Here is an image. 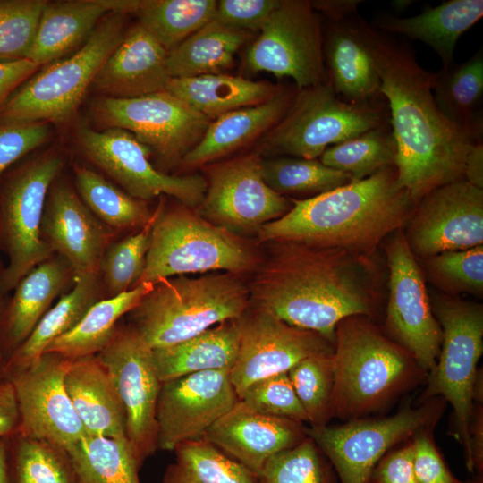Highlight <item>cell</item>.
Returning a JSON list of instances; mask_svg holds the SVG:
<instances>
[{
    "label": "cell",
    "mask_w": 483,
    "mask_h": 483,
    "mask_svg": "<svg viewBox=\"0 0 483 483\" xmlns=\"http://www.w3.org/2000/svg\"><path fill=\"white\" fill-rule=\"evenodd\" d=\"M431 307L443 338L436 363L428 375L419 402L439 396L452 405L454 435L463 446L468 468L473 388L483 352V307L448 296L435 297Z\"/></svg>",
    "instance_id": "9"
},
{
    "label": "cell",
    "mask_w": 483,
    "mask_h": 483,
    "mask_svg": "<svg viewBox=\"0 0 483 483\" xmlns=\"http://www.w3.org/2000/svg\"><path fill=\"white\" fill-rule=\"evenodd\" d=\"M360 0L311 2L322 21L323 59L327 83L344 100L358 104L386 102L380 79L366 40Z\"/></svg>",
    "instance_id": "18"
},
{
    "label": "cell",
    "mask_w": 483,
    "mask_h": 483,
    "mask_svg": "<svg viewBox=\"0 0 483 483\" xmlns=\"http://www.w3.org/2000/svg\"><path fill=\"white\" fill-rule=\"evenodd\" d=\"M16 436L11 465L13 483H76L64 449L41 439Z\"/></svg>",
    "instance_id": "44"
},
{
    "label": "cell",
    "mask_w": 483,
    "mask_h": 483,
    "mask_svg": "<svg viewBox=\"0 0 483 483\" xmlns=\"http://www.w3.org/2000/svg\"><path fill=\"white\" fill-rule=\"evenodd\" d=\"M470 462L467 470L475 474L483 473V404L474 402L469 427Z\"/></svg>",
    "instance_id": "56"
},
{
    "label": "cell",
    "mask_w": 483,
    "mask_h": 483,
    "mask_svg": "<svg viewBox=\"0 0 483 483\" xmlns=\"http://www.w3.org/2000/svg\"><path fill=\"white\" fill-rule=\"evenodd\" d=\"M46 0H0V61L27 58Z\"/></svg>",
    "instance_id": "47"
},
{
    "label": "cell",
    "mask_w": 483,
    "mask_h": 483,
    "mask_svg": "<svg viewBox=\"0 0 483 483\" xmlns=\"http://www.w3.org/2000/svg\"><path fill=\"white\" fill-rule=\"evenodd\" d=\"M75 142L92 163L135 199L144 201L168 195L191 208L199 207L205 197V177L171 175L157 170L149 161L151 149L125 130H95L80 123Z\"/></svg>",
    "instance_id": "14"
},
{
    "label": "cell",
    "mask_w": 483,
    "mask_h": 483,
    "mask_svg": "<svg viewBox=\"0 0 483 483\" xmlns=\"http://www.w3.org/2000/svg\"><path fill=\"white\" fill-rule=\"evenodd\" d=\"M306 437L303 423L258 412L240 399L203 436L258 475L272 456Z\"/></svg>",
    "instance_id": "24"
},
{
    "label": "cell",
    "mask_w": 483,
    "mask_h": 483,
    "mask_svg": "<svg viewBox=\"0 0 483 483\" xmlns=\"http://www.w3.org/2000/svg\"><path fill=\"white\" fill-rule=\"evenodd\" d=\"M428 271L443 289L481 294L483 292V246L445 251L426 258Z\"/></svg>",
    "instance_id": "48"
},
{
    "label": "cell",
    "mask_w": 483,
    "mask_h": 483,
    "mask_svg": "<svg viewBox=\"0 0 483 483\" xmlns=\"http://www.w3.org/2000/svg\"><path fill=\"white\" fill-rule=\"evenodd\" d=\"M445 405L442 397H433L393 416L309 427L306 434L328 459L340 483H371L373 470L384 455L419 431L434 428Z\"/></svg>",
    "instance_id": "10"
},
{
    "label": "cell",
    "mask_w": 483,
    "mask_h": 483,
    "mask_svg": "<svg viewBox=\"0 0 483 483\" xmlns=\"http://www.w3.org/2000/svg\"><path fill=\"white\" fill-rule=\"evenodd\" d=\"M262 225L260 242H296L372 256L386 236L410 219L416 203L397 182L395 166L306 198Z\"/></svg>",
    "instance_id": "3"
},
{
    "label": "cell",
    "mask_w": 483,
    "mask_h": 483,
    "mask_svg": "<svg viewBox=\"0 0 483 483\" xmlns=\"http://www.w3.org/2000/svg\"><path fill=\"white\" fill-rule=\"evenodd\" d=\"M4 364V361L3 360V355H2V352H1V348H0V371L2 370V368Z\"/></svg>",
    "instance_id": "61"
},
{
    "label": "cell",
    "mask_w": 483,
    "mask_h": 483,
    "mask_svg": "<svg viewBox=\"0 0 483 483\" xmlns=\"http://www.w3.org/2000/svg\"><path fill=\"white\" fill-rule=\"evenodd\" d=\"M97 297V274L75 278L72 290L45 313L29 337L4 361L2 374L23 369L43 355L51 342L80 322Z\"/></svg>",
    "instance_id": "34"
},
{
    "label": "cell",
    "mask_w": 483,
    "mask_h": 483,
    "mask_svg": "<svg viewBox=\"0 0 483 483\" xmlns=\"http://www.w3.org/2000/svg\"><path fill=\"white\" fill-rule=\"evenodd\" d=\"M71 274L66 261L49 258L17 284L4 322L5 344L12 352L29 337Z\"/></svg>",
    "instance_id": "33"
},
{
    "label": "cell",
    "mask_w": 483,
    "mask_h": 483,
    "mask_svg": "<svg viewBox=\"0 0 483 483\" xmlns=\"http://www.w3.org/2000/svg\"><path fill=\"white\" fill-rule=\"evenodd\" d=\"M240 318L219 323L179 343L153 350L160 381L218 369H231L239 350Z\"/></svg>",
    "instance_id": "30"
},
{
    "label": "cell",
    "mask_w": 483,
    "mask_h": 483,
    "mask_svg": "<svg viewBox=\"0 0 483 483\" xmlns=\"http://www.w3.org/2000/svg\"><path fill=\"white\" fill-rule=\"evenodd\" d=\"M434 100L445 117L473 141L483 136V50L432 72Z\"/></svg>",
    "instance_id": "31"
},
{
    "label": "cell",
    "mask_w": 483,
    "mask_h": 483,
    "mask_svg": "<svg viewBox=\"0 0 483 483\" xmlns=\"http://www.w3.org/2000/svg\"><path fill=\"white\" fill-rule=\"evenodd\" d=\"M278 2L279 0L217 1L215 20L239 30H259Z\"/></svg>",
    "instance_id": "52"
},
{
    "label": "cell",
    "mask_w": 483,
    "mask_h": 483,
    "mask_svg": "<svg viewBox=\"0 0 483 483\" xmlns=\"http://www.w3.org/2000/svg\"><path fill=\"white\" fill-rule=\"evenodd\" d=\"M96 356L106 368L121 403L126 438L144 462L157 450V404L162 382L153 350L131 327H117Z\"/></svg>",
    "instance_id": "15"
},
{
    "label": "cell",
    "mask_w": 483,
    "mask_h": 483,
    "mask_svg": "<svg viewBox=\"0 0 483 483\" xmlns=\"http://www.w3.org/2000/svg\"><path fill=\"white\" fill-rule=\"evenodd\" d=\"M255 262L253 252L233 233L190 208L165 211L160 203L144 272L137 285L218 270L237 275L250 269Z\"/></svg>",
    "instance_id": "7"
},
{
    "label": "cell",
    "mask_w": 483,
    "mask_h": 483,
    "mask_svg": "<svg viewBox=\"0 0 483 483\" xmlns=\"http://www.w3.org/2000/svg\"><path fill=\"white\" fill-rule=\"evenodd\" d=\"M114 10V0L47 1L27 59L41 67L74 53Z\"/></svg>",
    "instance_id": "27"
},
{
    "label": "cell",
    "mask_w": 483,
    "mask_h": 483,
    "mask_svg": "<svg viewBox=\"0 0 483 483\" xmlns=\"http://www.w3.org/2000/svg\"><path fill=\"white\" fill-rule=\"evenodd\" d=\"M239 399L258 412L308 423L306 412L287 372L252 383L242 393Z\"/></svg>",
    "instance_id": "49"
},
{
    "label": "cell",
    "mask_w": 483,
    "mask_h": 483,
    "mask_svg": "<svg viewBox=\"0 0 483 483\" xmlns=\"http://www.w3.org/2000/svg\"><path fill=\"white\" fill-rule=\"evenodd\" d=\"M2 377H3V374H2V372L0 371V378H1Z\"/></svg>",
    "instance_id": "62"
},
{
    "label": "cell",
    "mask_w": 483,
    "mask_h": 483,
    "mask_svg": "<svg viewBox=\"0 0 483 483\" xmlns=\"http://www.w3.org/2000/svg\"><path fill=\"white\" fill-rule=\"evenodd\" d=\"M386 245L389 295L386 329L429 373L436 363L442 329L436 320L420 267L400 230Z\"/></svg>",
    "instance_id": "16"
},
{
    "label": "cell",
    "mask_w": 483,
    "mask_h": 483,
    "mask_svg": "<svg viewBox=\"0 0 483 483\" xmlns=\"http://www.w3.org/2000/svg\"><path fill=\"white\" fill-rule=\"evenodd\" d=\"M482 16V0H448L436 7L426 5L411 17L380 15L371 25L386 34L423 42L439 56L442 67H446L453 63L460 37Z\"/></svg>",
    "instance_id": "28"
},
{
    "label": "cell",
    "mask_w": 483,
    "mask_h": 483,
    "mask_svg": "<svg viewBox=\"0 0 483 483\" xmlns=\"http://www.w3.org/2000/svg\"><path fill=\"white\" fill-rule=\"evenodd\" d=\"M396 153L389 123L328 147L318 159L325 165L348 174L352 181H359L395 166Z\"/></svg>",
    "instance_id": "40"
},
{
    "label": "cell",
    "mask_w": 483,
    "mask_h": 483,
    "mask_svg": "<svg viewBox=\"0 0 483 483\" xmlns=\"http://www.w3.org/2000/svg\"><path fill=\"white\" fill-rule=\"evenodd\" d=\"M333 354L307 357L287 372L310 427L326 426L333 418Z\"/></svg>",
    "instance_id": "43"
},
{
    "label": "cell",
    "mask_w": 483,
    "mask_h": 483,
    "mask_svg": "<svg viewBox=\"0 0 483 483\" xmlns=\"http://www.w3.org/2000/svg\"><path fill=\"white\" fill-rule=\"evenodd\" d=\"M297 89L282 88L264 103L229 112L211 121L199 143L181 161L182 165H206L262 137L285 114Z\"/></svg>",
    "instance_id": "26"
},
{
    "label": "cell",
    "mask_w": 483,
    "mask_h": 483,
    "mask_svg": "<svg viewBox=\"0 0 483 483\" xmlns=\"http://www.w3.org/2000/svg\"><path fill=\"white\" fill-rule=\"evenodd\" d=\"M167 50L141 24L122 42L96 74L91 87L101 97L132 98L165 91L171 79Z\"/></svg>",
    "instance_id": "25"
},
{
    "label": "cell",
    "mask_w": 483,
    "mask_h": 483,
    "mask_svg": "<svg viewBox=\"0 0 483 483\" xmlns=\"http://www.w3.org/2000/svg\"><path fill=\"white\" fill-rule=\"evenodd\" d=\"M241 336L230 379L238 397L252 383L288 372L301 360L333 353L334 344L313 331L292 326L250 306L240 318Z\"/></svg>",
    "instance_id": "21"
},
{
    "label": "cell",
    "mask_w": 483,
    "mask_h": 483,
    "mask_svg": "<svg viewBox=\"0 0 483 483\" xmlns=\"http://www.w3.org/2000/svg\"><path fill=\"white\" fill-rule=\"evenodd\" d=\"M70 361L57 353H44L29 366L3 375L15 391L21 417L18 435L66 451L87 434L64 386Z\"/></svg>",
    "instance_id": "19"
},
{
    "label": "cell",
    "mask_w": 483,
    "mask_h": 483,
    "mask_svg": "<svg viewBox=\"0 0 483 483\" xmlns=\"http://www.w3.org/2000/svg\"><path fill=\"white\" fill-rule=\"evenodd\" d=\"M124 16L107 13L77 51L38 69L4 104L0 125L63 123L73 118L98 70L122 42Z\"/></svg>",
    "instance_id": "6"
},
{
    "label": "cell",
    "mask_w": 483,
    "mask_h": 483,
    "mask_svg": "<svg viewBox=\"0 0 483 483\" xmlns=\"http://www.w3.org/2000/svg\"><path fill=\"white\" fill-rule=\"evenodd\" d=\"M162 483H258V474L205 438L177 445Z\"/></svg>",
    "instance_id": "38"
},
{
    "label": "cell",
    "mask_w": 483,
    "mask_h": 483,
    "mask_svg": "<svg viewBox=\"0 0 483 483\" xmlns=\"http://www.w3.org/2000/svg\"><path fill=\"white\" fill-rule=\"evenodd\" d=\"M462 483H483V473L475 474L473 479L462 481Z\"/></svg>",
    "instance_id": "60"
},
{
    "label": "cell",
    "mask_w": 483,
    "mask_h": 483,
    "mask_svg": "<svg viewBox=\"0 0 483 483\" xmlns=\"http://www.w3.org/2000/svg\"><path fill=\"white\" fill-rule=\"evenodd\" d=\"M90 114L99 129L131 132L167 165L181 163L211 123L166 90L132 98L100 96L92 100Z\"/></svg>",
    "instance_id": "12"
},
{
    "label": "cell",
    "mask_w": 483,
    "mask_h": 483,
    "mask_svg": "<svg viewBox=\"0 0 483 483\" xmlns=\"http://www.w3.org/2000/svg\"><path fill=\"white\" fill-rule=\"evenodd\" d=\"M41 231L52 250L59 252L71 267L74 278L98 275L110 244V232L67 184L58 183L51 189Z\"/></svg>",
    "instance_id": "23"
},
{
    "label": "cell",
    "mask_w": 483,
    "mask_h": 483,
    "mask_svg": "<svg viewBox=\"0 0 483 483\" xmlns=\"http://www.w3.org/2000/svg\"><path fill=\"white\" fill-rule=\"evenodd\" d=\"M21 417L15 391L4 376L0 378V438L18 435Z\"/></svg>",
    "instance_id": "55"
},
{
    "label": "cell",
    "mask_w": 483,
    "mask_h": 483,
    "mask_svg": "<svg viewBox=\"0 0 483 483\" xmlns=\"http://www.w3.org/2000/svg\"><path fill=\"white\" fill-rule=\"evenodd\" d=\"M246 54L253 72L289 77L298 89L326 83L322 21L310 1L279 0Z\"/></svg>",
    "instance_id": "13"
},
{
    "label": "cell",
    "mask_w": 483,
    "mask_h": 483,
    "mask_svg": "<svg viewBox=\"0 0 483 483\" xmlns=\"http://www.w3.org/2000/svg\"><path fill=\"white\" fill-rule=\"evenodd\" d=\"M413 3V1L410 0H394L391 3V5L393 8L398 12L402 13L404 10H406L411 4Z\"/></svg>",
    "instance_id": "59"
},
{
    "label": "cell",
    "mask_w": 483,
    "mask_h": 483,
    "mask_svg": "<svg viewBox=\"0 0 483 483\" xmlns=\"http://www.w3.org/2000/svg\"><path fill=\"white\" fill-rule=\"evenodd\" d=\"M76 483H140L143 465L127 438L86 434L66 451Z\"/></svg>",
    "instance_id": "37"
},
{
    "label": "cell",
    "mask_w": 483,
    "mask_h": 483,
    "mask_svg": "<svg viewBox=\"0 0 483 483\" xmlns=\"http://www.w3.org/2000/svg\"><path fill=\"white\" fill-rule=\"evenodd\" d=\"M64 386L88 434L126 438L121 403L106 368L96 355L71 359Z\"/></svg>",
    "instance_id": "29"
},
{
    "label": "cell",
    "mask_w": 483,
    "mask_h": 483,
    "mask_svg": "<svg viewBox=\"0 0 483 483\" xmlns=\"http://www.w3.org/2000/svg\"><path fill=\"white\" fill-rule=\"evenodd\" d=\"M411 438L384 455L373 470L371 483H417Z\"/></svg>",
    "instance_id": "53"
},
{
    "label": "cell",
    "mask_w": 483,
    "mask_h": 483,
    "mask_svg": "<svg viewBox=\"0 0 483 483\" xmlns=\"http://www.w3.org/2000/svg\"><path fill=\"white\" fill-rule=\"evenodd\" d=\"M0 483H13L5 438H0Z\"/></svg>",
    "instance_id": "58"
},
{
    "label": "cell",
    "mask_w": 483,
    "mask_h": 483,
    "mask_svg": "<svg viewBox=\"0 0 483 483\" xmlns=\"http://www.w3.org/2000/svg\"><path fill=\"white\" fill-rule=\"evenodd\" d=\"M390 123L386 102L351 103L326 82L297 92L282 118L261 137L273 155L318 159L330 146Z\"/></svg>",
    "instance_id": "8"
},
{
    "label": "cell",
    "mask_w": 483,
    "mask_h": 483,
    "mask_svg": "<svg viewBox=\"0 0 483 483\" xmlns=\"http://www.w3.org/2000/svg\"><path fill=\"white\" fill-rule=\"evenodd\" d=\"M258 477V483L339 482L328 459L308 436L297 445L272 456Z\"/></svg>",
    "instance_id": "45"
},
{
    "label": "cell",
    "mask_w": 483,
    "mask_h": 483,
    "mask_svg": "<svg viewBox=\"0 0 483 483\" xmlns=\"http://www.w3.org/2000/svg\"><path fill=\"white\" fill-rule=\"evenodd\" d=\"M79 195L103 223L116 229L145 225L152 217L146 203L85 166L73 167Z\"/></svg>",
    "instance_id": "41"
},
{
    "label": "cell",
    "mask_w": 483,
    "mask_h": 483,
    "mask_svg": "<svg viewBox=\"0 0 483 483\" xmlns=\"http://www.w3.org/2000/svg\"><path fill=\"white\" fill-rule=\"evenodd\" d=\"M249 38V32L214 19L168 52L169 75L187 78L222 73L233 64L235 54Z\"/></svg>",
    "instance_id": "36"
},
{
    "label": "cell",
    "mask_w": 483,
    "mask_h": 483,
    "mask_svg": "<svg viewBox=\"0 0 483 483\" xmlns=\"http://www.w3.org/2000/svg\"><path fill=\"white\" fill-rule=\"evenodd\" d=\"M365 35L389 110L397 182L417 204L434 189L464 180L465 160L476 142L440 112L432 72L419 64L405 43L368 21Z\"/></svg>",
    "instance_id": "1"
},
{
    "label": "cell",
    "mask_w": 483,
    "mask_h": 483,
    "mask_svg": "<svg viewBox=\"0 0 483 483\" xmlns=\"http://www.w3.org/2000/svg\"><path fill=\"white\" fill-rule=\"evenodd\" d=\"M411 443L417 483H462L453 476L436 447L433 428L419 431Z\"/></svg>",
    "instance_id": "51"
},
{
    "label": "cell",
    "mask_w": 483,
    "mask_h": 483,
    "mask_svg": "<svg viewBox=\"0 0 483 483\" xmlns=\"http://www.w3.org/2000/svg\"><path fill=\"white\" fill-rule=\"evenodd\" d=\"M215 0H140L136 14L167 50L215 19Z\"/></svg>",
    "instance_id": "39"
},
{
    "label": "cell",
    "mask_w": 483,
    "mask_h": 483,
    "mask_svg": "<svg viewBox=\"0 0 483 483\" xmlns=\"http://www.w3.org/2000/svg\"><path fill=\"white\" fill-rule=\"evenodd\" d=\"M250 290V306L319 334L334 344L338 323L372 318L379 305L372 256L296 242H274Z\"/></svg>",
    "instance_id": "2"
},
{
    "label": "cell",
    "mask_w": 483,
    "mask_h": 483,
    "mask_svg": "<svg viewBox=\"0 0 483 483\" xmlns=\"http://www.w3.org/2000/svg\"><path fill=\"white\" fill-rule=\"evenodd\" d=\"M158 207L150 220L135 234L109 244L99 266L109 297L116 296L137 285L140 279L149 248L153 225Z\"/></svg>",
    "instance_id": "46"
},
{
    "label": "cell",
    "mask_w": 483,
    "mask_h": 483,
    "mask_svg": "<svg viewBox=\"0 0 483 483\" xmlns=\"http://www.w3.org/2000/svg\"><path fill=\"white\" fill-rule=\"evenodd\" d=\"M49 136L46 122L0 125V177L20 158L45 144Z\"/></svg>",
    "instance_id": "50"
},
{
    "label": "cell",
    "mask_w": 483,
    "mask_h": 483,
    "mask_svg": "<svg viewBox=\"0 0 483 483\" xmlns=\"http://www.w3.org/2000/svg\"><path fill=\"white\" fill-rule=\"evenodd\" d=\"M229 369L208 370L162 383L157 404V449L203 437L237 402Z\"/></svg>",
    "instance_id": "22"
},
{
    "label": "cell",
    "mask_w": 483,
    "mask_h": 483,
    "mask_svg": "<svg viewBox=\"0 0 483 483\" xmlns=\"http://www.w3.org/2000/svg\"><path fill=\"white\" fill-rule=\"evenodd\" d=\"M152 286L140 284L116 296L97 301L72 329L51 342L44 353H57L67 359L97 354L113 338L118 320L130 313Z\"/></svg>",
    "instance_id": "35"
},
{
    "label": "cell",
    "mask_w": 483,
    "mask_h": 483,
    "mask_svg": "<svg viewBox=\"0 0 483 483\" xmlns=\"http://www.w3.org/2000/svg\"><path fill=\"white\" fill-rule=\"evenodd\" d=\"M282 88L225 73L171 78L166 91L213 121L229 112L259 105Z\"/></svg>",
    "instance_id": "32"
},
{
    "label": "cell",
    "mask_w": 483,
    "mask_h": 483,
    "mask_svg": "<svg viewBox=\"0 0 483 483\" xmlns=\"http://www.w3.org/2000/svg\"><path fill=\"white\" fill-rule=\"evenodd\" d=\"M261 172L266 183L281 195L316 196L353 182L348 174L325 165L319 159L295 157L262 159Z\"/></svg>",
    "instance_id": "42"
},
{
    "label": "cell",
    "mask_w": 483,
    "mask_h": 483,
    "mask_svg": "<svg viewBox=\"0 0 483 483\" xmlns=\"http://www.w3.org/2000/svg\"><path fill=\"white\" fill-rule=\"evenodd\" d=\"M262 158L253 153L209 165L201 216L235 234L272 222L292 208L291 199L272 190L261 172Z\"/></svg>",
    "instance_id": "17"
},
{
    "label": "cell",
    "mask_w": 483,
    "mask_h": 483,
    "mask_svg": "<svg viewBox=\"0 0 483 483\" xmlns=\"http://www.w3.org/2000/svg\"><path fill=\"white\" fill-rule=\"evenodd\" d=\"M463 179L473 186L483 189V141L476 142L469 151Z\"/></svg>",
    "instance_id": "57"
},
{
    "label": "cell",
    "mask_w": 483,
    "mask_h": 483,
    "mask_svg": "<svg viewBox=\"0 0 483 483\" xmlns=\"http://www.w3.org/2000/svg\"><path fill=\"white\" fill-rule=\"evenodd\" d=\"M39 68L27 58L0 61V111L14 91Z\"/></svg>",
    "instance_id": "54"
},
{
    "label": "cell",
    "mask_w": 483,
    "mask_h": 483,
    "mask_svg": "<svg viewBox=\"0 0 483 483\" xmlns=\"http://www.w3.org/2000/svg\"><path fill=\"white\" fill-rule=\"evenodd\" d=\"M405 225L415 257L481 246L483 189L465 180L436 188L420 199Z\"/></svg>",
    "instance_id": "20"
},
{
    "label": "cell",
    "mask_w": 483,
    "mask_h": 483,
    "mask_svg": "<svg viewBox=\"0 0 483 483\" xmlns=\"http://www.w3.org/2000/svg\"><path fill=\"white\" fill-rule=\"evenodd\" d=\"M250 306V290L234 274L181 275L153 284L130 312L131 327L154 350L239 319Z\"/></svg>",
    "instance_id": "5"
},
{
    "label": "cell",
    "mask_w": 483,
    "mask_h": 483,
    "mask_svg": "<svg viewBox=\"0 0 483 483\" xmlns=\"http://www.w3.org/2000/svg\"><path fill=\"white\" fill-rule=\"evenodd\" d=\"M64 165L54 151L22 165L7 180L0 196V236L8 256L0 287L7 292L53 252L41 224L47 192Z\"/></svg>",
    "instance_id": "11"
},
{
    "label": "cell",
    "mask_w": 483,
    "mask_h": 483,
    "mask_svg": "<svg viewBox=\"0 0 483 483\" xmlns=\"http://www.w3.org/2000/svg\"><path fill=\"white\" fill-rule=\"evenodd\" d=\"M333 418L369 417L427 379L428 373L365 316L341 320L334 343Z\"/></svg>",
    "instance_id": "4"
}]
</instances>
